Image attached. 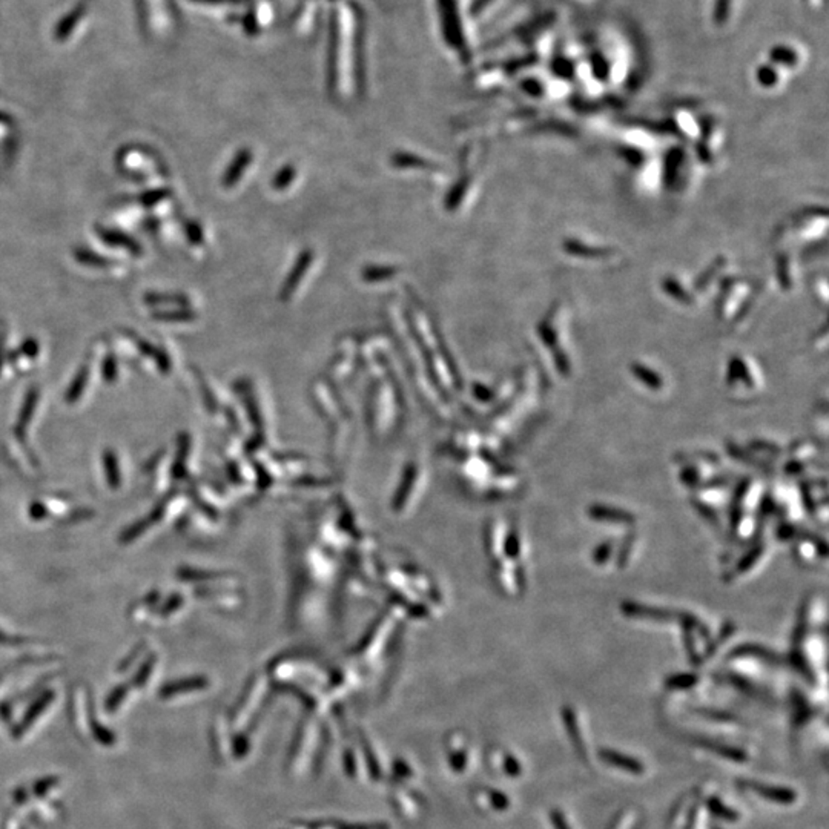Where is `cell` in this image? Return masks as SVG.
Segmentation results:
<instances>
[{
  "label": "cell",
  "mask_w": 829,
  "mask_h": 829,
  "mask_svg": "<svg viewBox=\"0 0 829 829\" xmlns=\"http://www.w3.org/2000/svg\"><path fill=\"white\" fill-rule=\"evenodd\" d=\"M97 234L100 235V238L105 243L111 244V246H118V248H125L130 251L134 255H140L141 248L137 242H134V238L125 235L120 230H113V229H108V228H97Z\"/></svg>",
  "instance_id": "6da1fadb"
},
{
  "label": "cell",
  "mask_w": 829,
  "mask_h": 829,
  "mask_svg": "<svg viewBox=\"0 0 829 829\" xmlns=\"http://www.w3.org/2000/svg\"><path fill=\"white\" fill-rule=\"evenodd\" d=\"M602 759L607 760L611 765H615V767H619L628 772H633V774H641V772L643 771L642 765L637 760L629 759V757H627L624 754L610 751V749H607V751H602Z\"/></svg>",
  "instance_id": "7a4b0ae2"
},
{
  "label": "cell",
  "mask_w": 829,
  "mask_h": 829,
  "mask_svg": "<svg viewBox=\"0 0 829 829\" xmlns=\"http://www.w3.org/2000/svg\"><path fill=\"white\" fill-rule=\"evenodd\" d=\"M39 400V390L34 387L31 389L28 395H27V400L25 404H23L22 407V413H20V419H19V424H18V432L23 433V430H25L28 421L33 418V413L36 409V404Z\"/></svg>",
  "instance_id": "3957f363"
},
{
  "label": "cell",
  "mask_w": 829,
  "mask_h": 829,
  "mask_svg": "<svg viewBox=\"0 0 829 829\" xmlns=\"http://www.w3.org/2000/svg\"><path fill=\"white\" fill-rule=\"evenodd\" d=\"M134 341H135V344H137V347L140 349V352H141V354H145V355H146V356H149V358H153V360H155V361H157V364L160 365V369H162V370H167V369H169V360H167V356H166V355H163V354L160 352V350L155 349L154 346H151L148 341H145V340H140L139 337H135V338H134Z\"/></svg>",
  "instance_id": "277c9868"
},
{
  "label": "cell",
  "mask_w": 829,
  "mask_h": 829,
  "mask_svg": "<svg viewBox=\"0 0 829 829\" xmlns=\"http://www.w3.org/2000/svg\"><path fill=\"white\" fill-rule=\"evenodd\" d=\"M74 257L81 263H83V265L92 266V267H106V266L114 265V261H111L105 257H100V255L88 251V249H76Z\"/></svg>",
  "instance_id": "5b68a950"
},
{
  "label": "cell",
  "mask_w": 829,
  "mask_h": 829,
  "mask_svg": "<svg viewBox=\"0 0 829 829\" xmlns=\"http://www.w3.org/2000/svg\"><path fill=\"white\" fill-rule=\"evenodd\" d=\"M88 373H90L88 372V365H83V368L78 370L77 377L73 381V384H71L69 390L67 392V396H65L67 403H76L77 398L83 393L86 381H88Z\"/></svg>",
  "instance_id": "8992f818"
},
{
  "label": "cell",
  "mask_w": 829,
  "mask_h": 829,
  "mask_svg": "<svg viewBox=\"0 0 829 829\" xmlns=\"http://www.w3.org/2000/svg\"><path fill=\"white\" fill-rule=\"evenodd\" d=\"M103 462H105V467H106V472H108V482L113 489L118 487V484H120V473H118V462L114 457L113 452H106L105 455H103Z\"/></svg>",
  "instance_id": "52a82bcc"
},
{
  "label": "cell",
  "mask_w": 829,
  "mask_h": 829,
  "mask_svg": "<svg viewBox=\"0 0 829 829\" xmlns=\"http://www.w3.org/2000/svg\"><path fill=\"white\" fill-rule=\"evenodd\" d=\"M757 793L760 795L767 797V799L771 800H777V802H791L794 799V794L791 791H783V789H772V788H767V786H760V785H754L753 786Z\"/></svg>",
  "instance_id": "ba28073f"
},
{
  "label": "cell",
  "mask_w": 829,
  "mask_h": 829,
  "mask_svg": "<svg viewBox=\"0 0 829 829\" xmlns=\"http://www.w3.org/2000/svg\"><path fill=\"white\" fill-rule=\"evenodd\" d=\"M248 160H249L248 153H243L240 157L237 158V160L232 165V167H230V169L226 172L225 179H223V183H225V186H232L234 185V183L238 180V175H240L243 172L244 166H246V163H248Z\"/></svg>",
  "instance_id": "9c48e42d"
},
{
  "label": "cell",
  "mask_w": 829,
  "mask_h": 829,
  "mask_svg": "<svg viewBox=\"0 0 829 829\" xmlns=\"http://www.w3.org/2000/svg\"><path fill=\"white\" fill-rule=\"evenodd\" d=\"M145 301L148 305H174V302H185V297L181 295H165V293H148L145 295Z\"/></svg>",
  "instance_id": "30bf717a"
},
{
  "label": "cell",
  "mask_w": 829,
  "mask_h": 829,
  "mask_svg": "<svg viewBox=\"0 0 829 829\" xmlns=\"http://www.w3.org/2000/svg\"><path fill=\"white\" fill-rule=\"evenodd\" d=\"M102 373H103V379L108 381V382H113L117 378V363H116V358L113 355H108L105 358V361H103V365H102Z\"/></svg>",
  "instance_id": "8fae6325"
},
{
  "label": "cell",
  "mask_w": 829,
  "mask_h": 829,
  "mask_svg": "<svg viewBox=\"0 0 829 829\" xmlns=\"http://www.w3.org/2000/svg\"><path fill=\"white\" fill-rule=\"evenodd\" d=\"M149 525H151L149 520H145V521H140V522H137V524H134L132 527H130V529H127V530L123 533L122 541H123V542H130V541L135 539V538H137L139 535H141V531H145V530L149 527Z\"/></svg>",
  "instance_id": "7c38bea8"
},
{
  "label": "cell",
  "mask_w": 829,
  "mask_h": 829,
  "mask_svg": "<svg viewBox=\"0 0 829 829\" xmlns=\"http://www.w3.org/2000/svg\"><path fill=\"white\" fill-rule=\"evenodd\" d=\"M157 320H162V321H188V320H193V315L188 314V312H165V314H155L154 315Z\"/></svg>",
  "instance_id": "4fadbf2b"
},
{
  "label": "cell",
  "mask_w": 829,
  "mask_h": 829,
  "mask_svg": "<svg viewBox=\"0 0 829 829\" xmlns=\"http://www.w3.org/2000/svg\"><path fill=\"white\" fill-rule=\"evenodd\" d=\"M169 195V193H166L165 189H158V190H153V193H146L140 197V202H143V204L146 206H153L157 202H160L162 198H166Z\"/></svg>",
  "instance_id": "5bb4252c"
},
{
  "label": "cell",
  "mask_w": 829,
  "mask_h": 829,
  "mask_svg": "<svg viewBox=\"0 0 829 829\" xmlns=\"http://www.w3.org/2000/svg\"><path fill=\"white\" fill-rule=\"evenodd\" d=\"M22 352L28 356H36L39 354V344L34 338H29L22 344Z\"/></svg>",
  "instance_id": "9a60e30c"
},
{
  "label": "cell",
  "mask_w": 829,
  "mask_h": 829,
  "mask_svg": "<svg viewBox=\"0 0 829 829\" xmlns=\"http://www.w3.org/2000/svg\"><path fill=\"white\" fill-rule=\"evenodd\" d=\"M29 515L33 516L34 520H42V517L46 516V512H45L43 506H41V504H33V506H31V508H29Z\"/></svg>",
  "instance_id": "2e32d148"
},
{
  "label": "cell",
  "mask_w": 829,
  "mask_h": 829,
  "mask_svg": "<svg viewBox=\"0 0 829 829\" xmlns=\"http://www.w3.org/2000/svg\"><path fill=\"white\" fill-rule=\"evenodd\" d=\"M18 642L20 643V639H15V637H10V636H6V634H4L2 632H0V643L13 645V643H18Z\"/></svg>",
  "instance_id": "e0dca14e"
},
{
  "label": "cell",
  "mask_w": 829,
  "mask_h": 829,
  "mask_svg": "<svg viewBox=\"0 0 829 829\" xmlns=\"http://www.w3.org/2000/svg\"><path fill=\"white\" fill-rule=\"evenodd\" d=\"M553 820H555V826H556V829H569V828H567V825H565V822H564L562 816L556 814V816L553 817Z\"/></svg>",
  "instance_id": "ac0fdd59"
}]
</instances>
